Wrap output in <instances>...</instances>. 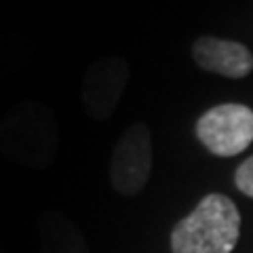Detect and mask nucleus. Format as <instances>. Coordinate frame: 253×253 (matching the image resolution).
<instances>
[{
  "instance_id": "nucleus-7",
  "label": "nucleus",
  "mask_w": 253,
  "mask_h": 253,
  "mask_svg": "<svg viewBox=\"0 0 253 253\" xmlns=\"http://www.w3.org/2000/svg\"><path fill=\"white\" fill-rule=\"evenodd\" d=\"M38 243L41 253H91L81 228L57 209H46L38 217Z\"/></svg>"
},
{
  "instance_id": "nucleus-4",
  "label": "nucleus",
  "mask_w": 253,
  "mask_h": 253,
  "mask_svg": "<svg viewBox=\"0 0 253 253\" xmlns=\"http://www.w3.org/2000/svg\"><path fill=\"white\" fill-rule=\"evenodd\" d=\"M110 186L123 196H137L152 173V137L144 123L123 131L110 156Z\"/></svg>"
},
{
  "instance_id": "nucleus-8",
  "label": "nucleus",
  "mask_w": 253,
  "mask_h": 253,
  "mask_svg": "<svg viewBox=\"0 0 253 253\" xmlns=\"http://www.w3.org/2000/svg\"><path fill=\"white\" fill-rule=\"evenodd\" d=\"M234 186L241 190L245 196L253 199V156L243 161L234 171Z\"/></svg>"
},
{
  "instance_id": "nucleus-1",
  "label": "nucleus",
  "mask_w": 253,
  "mask_h": 253,
  "mask_svg": "<svg viewBox=\"0 0 253 253\" xmlns=\"http://www.w3.org/2000/svg\"><path fill=\"white\" fill-rule=\"evenodd\" d=\"M59 152V125L53 108L23 99L0 116V154L26 169L51 167Z\"/></svg>"
},
{
  "instance_id": "nucleus-3",
  "label": "nucleus",
  "mask_w": 253,
  "mask_h": 253,
  "mask_svg": "<svg viewBox=\"0 0 253 253\" xmlns=\"http://www.w3.org/2000/svg\"><path fill=\"white\" fill-rule=\"evenodd\" d=\"M194 135L219 158H232L253 144V110L243 104H219L199 116Z\"/></svg>"
},
{
  "instance_id": "nucleus-2",
  "label": "nucleus",
  "mask_w": 253,
  "mask_h": 253,
  "mask_svg": "<svg viewBox=\"0 0 253 253\" xmlns=\"http://www.w3.org/2000/svg\"><path fill=\"white\" fill-rule=\"evenodd\" d=\"M241 236V211L219 192L201 203L171 230V253H232Z\"/></svg>"
},
{
  "instance_id": "nucleus-5",
  "label": "nucleus",
  "mask_w": 253,
  "mask_h": 253,
  "mask_svg": "<svg viewBox=\"0 0 253 253\" xmlns=\"http://www.w3.org/2000/svg\"><path fill=\"white\" fill-rule=\"evenodd\" d=\"M129 83V63L118 55L95 59L84 72L81 86L83 110L91 121H106L114 114Z\"/></svg>"
},
{
  "instance_id": "nucleus-9",
  "label": "nucleus",
  "mask_w": 253,
  "mask_h": 253,
  "mask_svg": "<svg viewBox=\"0 0 253 253\" xmlns=\"http://www.w3.org/2000/svg\"><path fill=\"white\" fill-rule=\"evenodd\" d=\"M0 253H6V249H4V245H2V241H0Z\"/></svg>"
},
{
  "instance_id": "nucleus-6",
  "label": "nucleus",
  "mask_w": 253,
  "mask_h": 253,
  "mask_svg": "<svg viewBox=\"0 0 253 253\" xmlns=\"http://www.w3.org/2000/svg\"><path fill=\"white\" fill-rule=\"evenodd\" d=\"M192 59L205 72L226 78H245L253 70V53L247 46L217 36L196 38L192 44Z\"/></svg>"
}]
</instances>
